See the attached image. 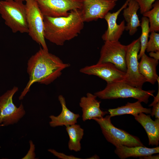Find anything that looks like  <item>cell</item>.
Instances as JSON below:
<instances>
[{
    "instance_id": "obj_1",
    "label": "cell",
    "mask_w": 159,
    "mask_h": 159,
    "mask_svg": "<svg viewBox=\"0 0 159 159\" xmlns=\"http://www.w3.org/2000/svg\"><path fill=\"white\" fill-rule=\"evenodd\" d=\"M70 66L48 51L40 47L28 61L27 71L29 79L19 100L23 99L34 83L49 85L60 77L62 71Z\"/></svg>"
},
{
    "instance_id": "obj_2",
    "label": "cell",
    "mask_w": 159,
    "mask_h": 159,
    "mask_svg": "<svg viewBox=\"0 0 159 159\" xmlns=\"http://www.w3.org/2000/svg\"><path fill=\"white\" fill-rule=\"evenodd\" d=\"M45 39L57 45L77 37L84 26L81 10L70 11L67 16H44Z\"/></svg>"
},
{
    "instance_id": "obj_3",
    "label": "cell",
    "mask_w": 159,
    "mask_h": 159,
    "mask_svg": "<svg viewBox=\"0 0 159 159\" xmlns=\"http://www.w3.org/2000/svg\"><path fill=\"white\" fill-rule=\"evenodd\" d=\"M0 14L6 25L13 33H28L26 7L23 1L14 0L0 1Z\"/></svg>"
},
{
    "instance_id": "obj_4",
    "label": "cell",
    "mask_w": 159,
    "mask_h": 159,
    "mask_svg": "<svg viewBox=\"0 0 159 159\" xmlns=\"http://www.w3.org/2000/svg\"><path fill=\"white\" fill-rule=\"evenodd\" d=\"M154 90H144L134 87L124 81L107 83L103 90L94 93L102 99H114L119 98H133L141 102L147 104L151 96H154Z\"/></svg>"
},
{
    "instance_id": "obj_5",
    "label": "cell",
    "mask_w": 159,
    "mask_h": 159,
    "mask_svg": "<svg viewBox=\"0 0 159 159\" xmlns=\"http://www.w3.org/2000/svg\"><path fill=\"white\" fill-rule=\"evenodd\" d=\"M110 115L105 117L95 118L100 126L102 133L107 141L116 147L121 146L127 147L144 146L137 137L115 127L112 123Z\"/></svg>"
},
{
    "instance_id": "obj_6",
    "label": "cell",
    "mask_w": 159,
    "mask_h": 159,
    "mask_svg": "<svg viewBox=\"0 0 159 159\" xmlns=\"http://www.w3.org/2000/svg\"><path fill=\"white\" fill-rule=\"evenodd\" d=\"M28 33L32 39L48 51L44 36V16L35 0H24Z\"/></svg>"
},
{
    "instance_id": "obj_7",
    "label": "cell",
    "mask_w": 159,
    "mask_h": 159,
    "mask_svg": "<svg viewBox=\"0 0 159 159\" xmlns=\"http://www.w3.org/2000/svg\"><path fill=\"white\" fill-rule=\"evenodd\" d=\"M18 89L14 87L0 96V127L16 124L26 114L22 103L17 107L13 102V97Z\"/></svg>"
},
{
    "instance_id": "obj_8",
    "label": "cell",
    "mask_w": 159,
    "mask_h": 159,
    "mask_svg": "<svg viewBox=\"0 0 159 159\" xmlns=\"http://www.w3.org/2000/svg\"><path fill=\"white\" fill-rule=\"evenodd\" d=\"M140 49V38L127 45L126 57L127 71L124 82L132 86L142 89L147 82L139 71L138 55Z\"/></svg>"
},
{
    "instance_id": "obj_9",
    "label": "cell",
    "mask_w": 159,
    "mask_h": 159,
    "mask_svg": "<svg viewBox=\"0 0 159 159\" xmlns=\"http://www.w3.org/2000/svg\"><path fill=\"white\" fill-rule=\"evenodd\" d=\"M44 16H67L70 11L82 9V0H35Z\"/></svg>"
},
{
    "instance_id": "obj_10",
    "label": "cell",
    "mask_w": 159,
    "mask_h": 159,
    "mask_svg": "<svg viewBox=\"0 0 159 159\" xmlns=\"http://www.w3.org/2000/svg\"><path fill=\"white\" fill-rule=\"evenodd\" d=\"M127 45L117 42L105 41L100 52L98 63L110 62L120 70L126 72V57Z\"/></svg>"
},
{
    "instance_id": "obj_11",
    "label": "cell",
    "mask_w": 159,
    "mask_h": 159,
    "mask_svg": "<svg viewBox=\"0 0 159 159\" xmlns=\"http://www.w3.org/2000/svg\"><path fill=\"white\" fill-rule=\"evenodd\" d=\"M80 71L85 74L97 76L107 83L124 81L126 78L125 72L110 62H97L82 68Z\"/></svg>"
},
{
    "instance_id": "obj_12",
    "label": "cell",
    "mask_w": 159,
    "mask_h": 159,
    "mask_svg": "<svg viewBox=\"0 0 159 159\" xmlns=\"http://www.w3.org/2000/svg\"><path fill=\"white\" fill-rule=\"evenodd\" d=\"M116 2L110 0H82L81 11L84 21L104 18L115 6Z\"/></svg>"
},
{
    "instance_id": "obj_13",
    "label": "cell",
    "mask_w": 159,
    "mask_h": 159,
    "mask_svg": "<svg viewBox=\"0 0 159 159\" xmlns=\"http://www.w3.org/2000/svg\"><path fill=\"white\" fill-rule=\"evenodd\" d=\"M130 0H127L121 7L115 12L111 13L108 12L104 19L107 24V28L102 35V38L105 41L117 42L121 37L125 30V20L117 24V20L118 16L124 9L127 6Z\"/></svg>"
},
{
    "instance_id": "obj_14",
    "label": "cell",
    "mask_w": 159,
    "mask_h": 159,
    "mask_svg": "<svg viewBox=\"0 0 159 159\" xmlns=\"http://www.w3.org/2000/svg\"><path fill=\"white\" fill-rule=\"evenodd\" d=\"M94 94L88 92L86 96L82 97L79 103L82 112V120L85 121L95 118H100L107 113L100 108V101L97 99Z\"/></svg>"
},
{
    "instance_id": "obj_15",
    "label": "cell",
    "mask_w": 159,
    "mask_h": 159,
    "mask_svg": "<svg viewBox=\"0 0 159 159\" xmlns=\"http://www.w3.org/2000/svg\"><path fill=\"white\" fill-rule=\"evenodd\" d=\"M58 99L62 106V111L57 116L51 115L49 116L51 120L49 123L50 126L55 127L64 125L66 127L76 124L80 115L74 113L67 108L65 99L62 95H59Z\"/></svg>"
},
{
    "instance_id": "obj_16",
    "label": "cell",
    "mask_w": 159,
    "mask_h": 159,
    "mask_svg": "<svg viewBox=\"0 0 159 159\" xmlns=\"http://www.w3.org/2000/svg\"><path fill=\"white\" fill-rule=\"evenodd\" d=\"M134 116L145 130L148 138L149 145L158 146L159 144V119L156 118L154 121L150 115L143 112Z\"/></svg>"
},
{
    "instance_id": "obj_17",
    "label": "cell",
    "mask_w": 159,
    "mask_h": 159,
    "mask_svg": "<svg viewBox=\"0 0 159 159\" xmlns=\"http://www.w3.org/2000/svg\"><path fill=\"white\" fill-rule=\"evenodd\" d=\"M115 153L121 159H125L130 157L140 158L159 153V147L149 148L145 146H121L116 147Z\"/></svg>"
},
{
    "instance_id": "obj_18",
    "label": "cell",
    "mask_w": 159,
    "mask_h": 159,
    "mask_svg": "<svg viewBox=\"0 0 159 159\" xmlns=\"http://www.w3.org/2000/svg\"><path fill=\"white\" fill-rule=\"evenodd\" d=\"M140 9L138 3L135 0H130L127 6L123 9V15L127 22L125 30L129 31L130 35H134L140 26V23L137 14Z\"/></svg>"
},
{
    "instance_id": "obj_19",
    "label": "cell",
    "mask_w": 159,
    "mask_h": 159,
    "mask_svg": "<svg viewBox=\"0 0 159 159\" xmlns=\"http://www.w3.org/2000/svg\"><path fill=\"white\" fill-rule=\"evenodd\" d=\"M140 59L138 66L140 73L145 79L147 82L154 85L159 78L156 72L158 60L148 57L145 53Z\"/></svg>"
},
{
    "instance_id": "obj_20",
    "label": "cell",
    "mask_w": 159,
    "mask_h": 159,
    "mask_svg": "<svg viewBox=\"0 0 159 159\" xmlns=\"http://www.w3.org/2000/svg\"><path fill=\"white\" fill-rule=\"evenodd\" d=\"M141 103L138 100L134 103L128 102L125 105L115 108L109 109L108 111L111 117L127 114L134 116L141 112L150 114L151 109L144 107Z\"/></svg>"
},
{
    "instance_id": "obj_21",
    "label": "cell",
    "mask_w": 159,
    "mask_h": 159,
    "mask_svg": "<svg viewBox=\"0 0 159 159\" xmlns=\"http://www.w3.org/2000/svg\"><path fill=\"white\" fill-rule=\"evenodd\" d=\"M66 127L69 138L68 143L69 149L76 152L80 151L81 148L80 141L84 134V129L80 125L76 124Z\"/></svg>"
},
{
    "instance_id": "obj_22",
    "label": "cell",
    "mask_w": 159,
    "mask_h": 159,
    "mask_svg": "<svg viewBox=\"0 0 159 159\" xmlns=\"http://www.w3.org/2000/svg\"><path fill=\"white\" fill-rule=\"evenodd\" d=\"M152 6L151 9L142 14L143 16L147 17L149 19L150 32L159 31V0H157Z\"/></svg>"
},
{
    "instance_id": "obj_23",
    "label": "cell",
    "mask_w": 159,
    "mask_h": 159,
    "mask_svg": "<svg viewBox=\"0 0 159 159\" xmlns=\"http://www.w3.org/2000/svg\"><path fill=\"white\" fill-rule=\"evenodd\" d=\"M140 26L142 29L141 36L139 37L140 44V49L138 55V59H140L141 56L145 53L150 32L149 22L147 17L143 16L141 18Z\"/></svg>"
},
{
    "instance_id": "obj_24",
    "label": "cell",
    "mask_w": 159,
    "mask_h": 159,
    "mask_svg": "<svg viewBox=\"0 0 159 159\" xmlns=\"http://www.w3.org/2000/svg\"><path fill=\"white\" fill-rule=\"evenodd\" d=\"M146 51L148 52L159 51V34L155 31L151 32L149 36Z\"/></svg>"
},
{
    "instance_id": "obj_25",
    "label": "cell",
    "mask_w": 159,
    "mask_h": 159,
    "mask_svg": "<svg viewBox=\"0 0 159 159\" xmlns=\"http://www.w3.org/2000/svg\"><path fill=\"white\" fill-rule=\"evenodd\" d=\"M138 4L140 11V13L143 14L153 8V4L156 0H135Z\"/></svg>"
},
{
    "instance_id": "obj_26",
    "label": "cell",
    "mask_w": 159,
    "mask_h": 159,
    "mask_svg": "<svg viewBox=\"0 0 159 159\" xmlns=\"http://www.w3.org/2000/svg\"><path fill=\"white\" fill-rule=\"evenodd\" d=\"M48 151L53 154L58 158L62 159H80V158L76 157L72 155H68L61 153H59L53 149H49Z\"/></svg>"
},
{
    "instance_id": "obj_27",
    "label": "cell",
    "mask_w": 159,
    "mask_h": 159,
    "mask_svg": "<svg viewBox=\"0 0 159 159\" xmlns=\"http://www.w3.org/2000/svg\"><path fill=\"white\" fill-rule=\"evenodd\" d=\"M30 148L26 155L22 159H34L35 158L36 154L35 153V146L32 140L29 141Z\"/></svg>"
},
{
    "instance_id": "obj_28",
    "label": "cell",
    "mask_w": 159,
    "mask_h": 159,
    "mask_svg": "<svg viewBox=\"0 0 159 159\" xmlns=\"http://www.w3.org/2000/svg\"><path fill=\"white\" fill-rule=\"evenodd\" d=\"M153 107L150 114L151 116L152 117L155 116L156 118L159 119V102L153 105Z\"/></svg>"
},
{
    "instance_id": "obj_29",
    "label": "cell",
    "mask_w": 159,
    "mask_h": 159,
    "mask_svg": "<svg viewBox=\"0 0 159 159\" xmlns=\"http://www.w3.org/2000/svg\"><path fill=\"white\" fill-rule=\"evenodd\" d=\"M150 57L153 58L155 59L159 60V51L155 52H150L149 54Z\"/></svg>"
},
{
    "instance_id": "obj_30",
    "label": "cell",
    "mask_w": 159,
    "mask_h": 159,
    "mask_svg": "<svg viewBox=\"0 0 159 159\" xmlns=\"http://www.w3.org/2000/svg\"><path fill=\"white\" fill-rule=\"evenodd\" d=\"M158 102H159V87H158V92L157 95L155 97H154L153 101L149 105V106L152 107Z\"/></svg>"
},
{
    "instance_id": "obj_31",
    "label": "cell",
    "mask_w": 159,
    "mask_h": 159,
    "mask_svg": "<svg viewBox=\"0 0 159 159\" xmlns=\"http://www.w3.org/2000/svg\"><path fill=\"white\" fill-rule=\"evenodd\" d=\"M140 158L144 159H159V155H150L147 156L140 157Z\"/></svg>"
},
{
    "instance_id": "obj_32",
    "label": "cell",
    "mask_w": 159,
    "mask_h": 159,
    "mask_svg": "<svg viewBox=\"0 0 159 159\" xmlns=\"http://www.w3.org/2000/svg\"><path fill=\"white\" fill-rule=\"evenodd\" d=\"M99 157L97 155H95L93 156L92 157L88 158V159H99Z\"/></svg>"
},
{
    "instance_id": "obj_33",
    "label": "cell",
    "mask_w": 159,
    "mask_h": 159,
    "mask_svg": "<svg viewBox=\"0 0 159 159\" xmlns=\"http://www.w3.org/2000/svg\"><path fill=\"white\" fill-rule=\"evenodd\" d=\"M14 0L17 1H24V0Z\"/></svg>"
},
{
    "instance_id": "obj_34",
    "label": "cell",
    "mask_w": 159,
    "mask_h": 159,
    "mask_svg": "<svg viewBox=\"0 0 159 159\" xmlns=\"http://www.w3.org/2000/svg\"><path fill=\"white\" fill-rule=\"evenodd\" d=\"M112 0V1H114L115 2H116L117 1V0Z\"/></svg>"
}]
</instances>
